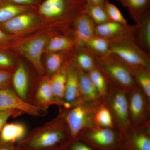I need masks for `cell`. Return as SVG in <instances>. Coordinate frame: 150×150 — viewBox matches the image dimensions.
Here are the masks:
<instances>
[{
	"mask_svg": "<svg viewBox=\"0 0 150 150\" xmlns=\"http://www.w3.org/2000/svg\"><path fill=\"white\" fill-rule=\"evenodd\" d=\"M9 110L34 117H42L48 113V110L23 99L11 86L0 89V111Z\"/></svg>",
	"mask_w": 150,
	"mask_h": 150,
	"instance_id": "52a82bcc",
	"label": "cell"
},
{
	"mask_svg": "<svg viewBox=\"0 0 150 150\" xmlns=\"http://www.w3.org/2000/svg\"><path fill=\"white\" fill-rule=\"evenodd\" d=\"M34 93L30 95L28 102L48 110L52 105L62 108L63 104L55 97L51 88L50 78L42 76Z\"/></svg>",
	"mask_w": 150,
	"mask_h": 150,
	"instance_id": "30bf717a",
	"label": "cell"
},
{
	"mask_svg": "<svg viewBox=\"0 0 150 150\" xmlns=\"http://www.w3.org/2000/svg\"><path fill=\"white\" fill-rule=\"evenodd\" d=\"M77 139L100 150L124 149V137L116 128L96 127L85 129L81 132Z\"/></svg>",
	"mask_w": 150,
	"mask_h": 150,
	"instance_id": "5b68a950",
	"label": "cell"
},
{
	"mask_svg": "<svg viewBox=\"0 0 150 150\" xmlns=\"http://www.w3.org/2000/svg\"><path fill=\"white\" fill-rule=\"evenodd\" d=\"M83 102L82 100L79 83V69L73 59H70L63 108L68 109L75 105Z\"/></svg>",
	"mask_w": 150,
	"mask_h": 150,
	"instance_id": "8fae6325",
	"label": "cell"
},
{
	"mask_svg": "<svg viewBox=\"0 0 150 150\" xmlns=\"http://www.w3.org/2000/svg\"><path fill=\"white\" fill-rule=\"evenodd\" d=\"M128 9L130 15L136 23H139L149 11L150 0H117Z\"/></svg>",
	"mask_w": 150,
	"mask_h": 150,
	"instance_id": "44dd1931",
	"label": "cell"
},
{
	"mask_svg": "<svg viewBox=\"0 0 150 150\" xmlns=\"http://www.w3.org/2000/svg\"><path fill=\"white\" fill-rule=\"evenodd\" d=\"M76 48L74 39L66 35H58L48 40L45 50L49 53L53 52L70 51Z\"/></svg>",
	"mask_w": 150,
	"mask_h": 150,
	"instance_id": "7402d4cb",
	"label": "cell"
},
{
	"mask_svg": "<svg viewBox=\"0 0 150 150\" xmlns=\"http://www.w3.org/2000/svg\"><path fill=\"white\" fill-rule=\"evenodd\" d=\"M29 10L26 6L7 4L0 7V24Z\"/></svg>",
	"mask_w": 150,
	"mask_h": 150,
	"instance_id": "f1b7e54d",
	"label": "cell"
},
{
	"mask_svg": "<svg viewBox=\"0 0 150 150\" xmlns=\"http://www.w3.org/2000/svg\"><path fill=\"white\" fill-rule=\"evenodd\" d=\"M21 149L23 150H64V149H63V147H59L50 148V149H45L42 150H32L26 149Z\"/></svg>",
	"mask_w": 150,
	"mask_h": 150,
	"instance_id": "f35d334b",
	"label": "cell"
},
{
	"mask_svg": "<svg viewBox=\"0 0 150 150\" xmlns=\"http://www.w3.org/2000/svg\"><path fill=\"white\" fill-rule=\"evenodd\" d=\"M13 2L18 4H29L33 2V0H11Z\"/></svg>",
	"mask_w": 150,
	"mask_h": 150,
	"instance_id": "74e56055",
	"label": "cell"
},
{
	"mask_svg": "<svg viewBox=\"0 0 150 150\" xmlns=\"http://www.w3.org/2000/svg\"><path fill=\"white\" fill-rule=\"evenodd\" d=\"M21 112L15 110L0 111V132L3 126L7 123L8 120L11 117H17L22 115Z\"/></svg>",
	"mask_w": 150,
	"mask_h": 150,
	"instance_id": "e575fe53",
	"label": "cell"
},
{
	"mask_svg": "<svg viewBox=\"0 0 150 150\" xmlns=\"http://www.w3.org/2000/svg\"><path fill=\"white\" fill-rule=\"evenodd\" d=\"M11 84L18 95L28 102L30 95L29 77L25 66L21 62H18L14 71Z\"/></svg>",
	"mask_w": 150,
	"mask_h": 150,
	"instance_id": "9a60e30c",
	"label": "cell"
},
{
	"mask_svg": "<svg viewBox=\"0 0 150 150\" xmlns=\"http://www.w3.org/2000/svg\"><path fill=\"white\" fill-rule=\"evenodd\" d=\"M27 129L21 122L6 123L0 132V141L15 144L27 136Z\"/></svg>",
	"mask_w": 150,
	"mask_h": 150,
	"instance_id": "d6986e66",
	"label": "cell"
},
{
	"mask_svg": "<svg viewBox=\"0 0 150 150\" xmlns=\"http://www.w3.org/2000/svg\"><path fill=\"white\" fill-rule=\"evenodd\" d=\"M129 67L137 85L150 100V69Z\"/></svg>",
	"mask_w": 150,
	"mask_h": 150,
	"instance_id": "cb8c5ba5",
	"label": "cell"
},
{
	"mask_svg": "<svg viewBox=\"0 0 150 150\" xmlns=\"http://www.w3.org/2000/svg\"><path fill=\"white\" fill-rule=\"evenodd\" d=\"M100 102L95 103L81 102L68 109L61 108L64 112V119L71 140L76 139L79 134L84 129L96 127L94 122V116Z\"/></svg>",
	"mask_w": 150,
	"mask_h": 150,
	"instance_id": "277c9868",
	"label": "cell"
},
{
	"mask_svg": "<svg viewBox=\"0 0 150 150\" xmlns=\"http://www.w3.org/2000/svg\"><path fill=\"white\" fill-rule=\"evenodd\" d=\"M88 2L93 4L103 6L107 0H86Z\"/></svg>",
	"mask_w": 150,
	"mask_h": 150,
	"instance_id": "8d00e7d4",
	"label": "cell"
},
{
	"mask_svg": "<svg viewBox=\"0 0 150 150\" xmlns=\"http://www.w3.org/2000/svg\"><path fill=\"white\" fill-rule=\"evenodd\" d=\"M110 54H114L129 67L150 69V54L142 50L131 38L108 40Z\"/></svg>",
	"mask_w": 150,
	"mask_h": 150,
	"instance_id": "8992f818",
	"label": "cell"
},
{
	"mask_svg": "<svg viewBox=\"0 0 150 150\" xmlns=\"http://www.w3.org/2000/svg\"><path fill=\"white\" fill-rule=\"evenodd\" d=\"M48 42L46 36H38L25 41L17 47L18 51L30 62L41 76L45 74L42 56Z\"/></svg>",
	"mask_w": 150,
	"mask_h": 150,
	"instance_id": "9c48e42d",
	"label": "cell"
},
{
	"mask_svg": "<svg viewBox=\"0 0 150 150\" xmlns=\"http://www.w3.org/2000/svg\"><path fill=\"white\" fill-rule=\"evenodd\" d=\"M4 50L0 49V70L14 71L16 65L13 59Z\"/></svg>",
	"mask_w": 150,
	"mask_h": 150,
	"instance_id": "1f68e13d",
	"label": "cell"
},
{
	"mask_svg": "<svg viewBox=\"0 0 150 150\" xmlns=\"http://www.w3.org/2000/svg\"><path fill=\"white\" fill-rule=\"evenodd\" d=\"M124 139L126 150H150V123L139 128L131 127Z\"/></svg>",
	"mask_w": 150,
	"mask_h": 150,
	"instance_id": "4fadbf2b",
	"label": "cell"
},
{
	"mask_svg": "<svg viewBox=\"0 0 150 150\" xmlns=\"http://www.w3.org/2000/svg\"><path fill=\"white\" fill-rule=\"evenodd\" d=\"M120 150H125V149H121Z\"/></svg>",
	"mask_w": 150,
	"mask_h": 150,
	"instance_id": "60d3db41",
	"label": "cell"
},
{
	"mask_svg": "<svg viewBox=\"0 0 150 150\" xmlns=\"http://www.w3.org/2000/svg\"><path fill=\"white\" fill-rule=\"evenodd\" d=\"M64 150H100L93 146L80 139L71 140L64 147Z\"/></svg>",
	"mask_w": 150,
	"mask_h": 150,
	"instance_id": "d6a6232c",
	"label": "cell"
},
{
	"mask_svg": "<svg viewBox=\"0 0 150 150\" xmlns=\"http://www.w3.org/2000/svg\"><path fill=\"white\" fill-rule=\"evenodd\" d=\"M71 140L61 108L57 117L33 129L23 140L17 143V146L21 149H45L64 147Z\"/></svg>",
	"mask_w": 150,
	"mask_h": 150,
	"instance_id": "6da1fadb",
	"label": "cell"
},
{
	"mask_svg": "<svg viewBox=\"0 0 150 150\" xmlns=\"http://www.w3.org/2000/svg\"><path fill=\"white\" fill-rule=\"evenodd\" d=\"M62 52L50 53L47 57L44 71L45 73H47L46 76L48 77L51 78L56 74L67 61L65 59L64 56L61 54Z\"/></svg>",
	"mask_w": 150,
	"mask_h": 150,
	"instance_id": "4316f807",
	"label": "cell"
},
{
	"mask_svg": "<svg viewBox=\"0 0 150 150\" xmlns=\"http://www.w3.org/2000/svg\"><path fill=\"white\" fill-rule=\"evenodd\" d=\"M15 146L14 144L0 141V150H15Z\"/></svg>",
	"mask_w": 150,
	"mask_h": 150,
	"instance_id": "d590c367",
	"label": "cell"
},
{
	"mask_svg": "<svg viewBox=\"0 0 150 150\" xmlns=\"http://www.w3.org/2000/svg\"><path fill=\"white\" fill-rule=\"evenodd\" d=\"M96 25L85 11L77 18L73 28V39L76 48L83 47L87 40L96 36Z\"/></svg>",
	"mask_w": 150,
	"mask_h": 150,
	"instance_id": "5bb4252c",
	"label": "cell"
},
{
	"mask_svg": "<svg viewBox=\"0 0 150 150\" xmlns=\"http://www.w3.org/2000/svg\"><path fill=\"white\" fill-rule=\"evenodd\" d=\"M109 21L127 24V22L124 18L119 9L107 0L103 6Z\"/></svg>",
	"mask_w": 150,
	"mask_h": 150,
	"instance_id": "4dcf8cb0",
	"label": "cell"
},
{
	"mask_svg": "<svg viewBox=\"0 0 150 150\" xmlns=\"http://www.w3.org/2000/svg\"><path fill=\"white\" fill-rule=\"evenodd\" d=\"M135 25L109 21L96 28V36L108 40L120 38H131L134 40Z\"/></svg>",
	"mask_w": 150,
	"mask_h": 150,
	"instance_id": "7c38bea8",
	"label": "cell"
},
{
	"mask_svg": "<svg viewBox=\"0 0 150 150\" xmlns=\"http://www.w3.org/2000/svg\"><path fill=\"white\" fill-rule=\"evenodd\" d=\"M108 84V91L102 101L110 110L116 129L124 137L131 127L128 93L112 84Z\"/></svg>",
	"mask_w": 150,
	"mask_h": 150,
	"instance_id": "3957f363",
	"label": "cell"
},
{
	"mask_svg": "<svg viewBox=\"0 0 150 150\" xmlns=\"http://www.w3.org/2000/svg\"><path fill=\"white\" fill-rule=\"evenodd\" d=\"M85 12L91 18L96 25L103 24L109 21L103 6L88 2Z\"/></svg>",
	"mask_w": 150,
	"mask_h": 150,
	"instance_id": "f546056e",
	"label": "cell"
},
{
	"mask_svg": "<svg viewBox=\"0 0 150 150\" xmlns=\"http://www.w3.org/2000/svg\"><path fill=\"white\" fill-rule=\"evenodd\" d=\"M83 47L90 52L97 55L110 54L109 41L102 38L95 36L90 38L85 42Z\"/></svg>",
	"mask_w": 150,
	"mask_h": 150,
	"instance_id": "d4e9b609",
	"label": "cell"
},
{
	"mask_svg": "<svg viewBox=\"0 0 150 150\" xmlns=\"http://www.w3.org/2000/svg\"><path fill=\"white\" fill-rule=\"evenodd\" d=\"M15 150H23L22 149H21L19 147L17 146H16L15 148Z\"/></svg>",
	"mask_w": 150,
	"mask_h": 150,
	"instance_id": "ab89813d",
	"label": "cell"
},
{
	"mask_svg": "<svg viewBox=\"0 0 150 150\" xmlns=\"http://www.w3.org/2000/svg\"><path fill=\"white\" fill-rule=\"evenodd\" d=\"M131 127L139 128L150 123V100L137 85L128 93Z\"/></svg>",
	"mask_w": 150,
	"mask_h": 150,
	"instance_id": "ba28073f",
	"label": "cell"
},
{
	"mask_svg": "<svg viewBox=\"0 0 150 150\" xmlns=\"http://www.w3.org/2000/svg\"><path fill=\"white\" fill-rule=\"evenodd\" d=\"M70 59L67 60L62 68L50 79L52 91L55 97L63 103L68 76V68Z\"/></svg>",
	"mask_w": 150,
	"mask_h": 150,
	"instance_id": "ffe728a7",
	"label": "cell"
},
{
	"mask_svg": "<svg viewBox=\"0 0 150 150\" xmlns=\"http://www.w3.org/2000/svg\"><path fill=\"white\" fill-rule=\"evenodd\" d=\"M86 50L92 57L97 68L104 75L108 82L127 93L137 88V84L129 66L117 56L112 54L97 55Z\"/></svg>",
	"mask_w": 150,
	"mask_h": 150,
	"instance_id": "7a4b0ae2",
	"label": "cell"
},
{
	"mask_svg": "<svg viewBox=\"0 0 150 150\" xmlns=\"http://www.w3.org/2000/svg\"><path fill=\"white\" fill-rule=\"evenodd\" d=\"M36 21L37 18L35 15L23 13L0 24V28L7 33H18L31 27Z\"/></svg>",
	"mask_w": 150,
	"mask_h": 150,
	"instance_id": "2e32d148",
	"label": "cell"
},
{
	"mask_svg": "<svg viewBox=\"0 0 150 150\" xmlns=\"http://www.w3.org/2000/svg\"><path fill=\"white\" fill-rule=\"evenodd\" d=\"M134 40L137 46L146 53H150V15L145 14L135 25Z\"/></svg>",
	"mask_w": 150,
	"mask_h": 150,
	"instance_id": "e0dca14e",
	"label": "cell"
},
{
	"mask_svg": "<svg viewBox=\"0 0 150 150\" xmlns=\"http://www.w3.org/2000/svg\"><path fill=\"white\" fill-rule=\"evenodd\" d=\"M78 69L80 90L83 102L87 103H95L102 101L101 97L87 73L83 71L79 67Z\"/></svg>",
	"mask_w": 150,
	"mask_h": 150,
	"instance_id": "ac0fdd59",
	"label": "cell"
},
{
	"mask_svg": "<svg viewBox=\"0 0 150 150\" xmlns=\"http://www.w3.org/2000/svg\"><path fill=\"white\" fill-rule=\"evenodd\" d=\"M87 74L101 98L103 99L108 89V83L104 75L96 67Z\"/></svg>",
	"mask_w": 150,
	"mask_h": 150,
	"instance_id": "83f0119b",
	"label": "cell"
},
{
	"mask_svg": "<svg viewBox=\"0 0 150 150\" xmlns=\"http://www.w3.org/2000/svg\"><path fill=\"white\" fill-rule=\"evenodd\" d=\"M94 122L96 127L116 129L112 114L102 100L96 108L94 116Z\"/></svg>",
	"mask_w": 150,
	"mask_h": 150,
	"instance_id": "603a6c76",
	"label": "cell"
},
{
	"mask_svg": "<svg viewBox=\"0 0 150 150\" xmlns=\"http://www.w3.org/2000/svg\"><path fill=\"white\" fill-rule=\"evenodd\" d=\"M76 49L77 54L73 59L79 68L88 73L96 67L92 57L85 47L77 48Z\"/></svg>",
	"mask_w": 150,
	"mask_h": 150,
	"instance_id": "484cf974",
	"label": "cell"
},
{
	"mask_svg": "<svg viewBox=\"0 0 150 150\" xmlns=\"http://www.w3.org/2000/svg\"><path fill=\"white\" fill-rule=\"evenodd\" d=\"M13 71L0 70V89L11 86Z\"/></svg>",
	"mask_w": 150,
	"mask_h": 150,
	"instance_id": "836d02e7",
	"label": "cell"
}]
</instances>
